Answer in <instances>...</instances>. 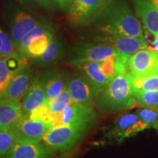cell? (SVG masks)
Returning <instances> with one entry per match:
<instances>
[{"mask_svg": "<svg viewBox=\"0 0 158 158\" xmlns=\"http://www.w3.org/2000/svg\"><path fill=\"white\" fill-rule=\"evenodd\" d=\"M91 24L100 31L126 36L143 37V29L125 0H111L96 15Z\"/></svg>", "mask_w": 158, "mask_h": 158, "instance_id": "6da1fadb", "label": "cell"}, {"mask_svg": "<svg viewBox=\"0 0 158 158\" xmlns=\"http://www.w3.org/2000/svg\"><path fill=\"white\" fill-rule=\"evenodd\" d=\"M97 107L105 113H117L136 106L135 96L129 73L110 79L95 100Z\"/></svg>", "mask_w": 158, "mask_h": 158, "instance_id": "7a4b0ae2", "label": "cell"}, {"mask_svg": "<svg viewBox=\"0 0 158 158\" xmlns=\"http://www.w3.org/2000/svg\"><path fill=\"white\" fill-rule=\"evenodd\" d=\"M94 124L83 122L53 127L45 134L42 141L55 152L67 153L76 148Z\"/></svg>", "mask_w": 158, "mask_h": 158, "instance_id": "3957f363", "label": "cell"}, {"mask_svg": "<svg viewBox=\"0 0 158 158\" xmlns=\"http://www.w3.org/2000/svg\"><path fill=\"white\" fill-rule=\"evenodd\" d=\"M5 16L10 31V37L17 50L21 39L29 31L49 21L34 15L18 3L10 2L6 6Z\"/></svg>", "mask_w": 158, "mask_h": 158, "instance_id": "277c9868", "label": "cell"}, {"mask_svg": "<svg viewBox=\"0 0 158 158\" xmlns=\"http://www.w3.org/2000/svg\"><path fill=\"white\" fill-rule=\"evenodd\" d=\"M111 56H116L118 60L127 64L130 55L101 43H78L69 51L68 62L73 65L92 61L102 62Z\"/></svg>", "mask_w": 158, "mask_h": 158, "instance_id": "5b68a950", "label": "cell"}, {"mask_svg": "<svg viewBox=\"0 0 158 158\" xmlns=\"http://www.w3.org/2000/svg\"><path fill=\"white\" fill-rule=\"evenodd\" d=\"M145 129L136 112L121 114L105 130L104 138L110 142H122Z\"/></svg>", "mask_w": 158, "mask_h": 158, "instance_id": "8992f818", "label": "cell"}, {"mask_svg": "<svg viewBox=\"0 0 158 158\" xmlns=\"http://www.w3.org/2000/svg\"><path fill=\"white\" fill-rule=\"evenodd\" d=\"M110 1L111 0H74L68 11L69 22L77 27L91 24Z\"/></svg>", "mask_w": 158, "mask_h": 158, "instance_id": "52a82bcc", "label": "cell"}, {"mask_svg": "<svg viewBox=\"0 0 158 158\" xmlns=\"http://www.w3.org/2000/svg\"><path fill=\"white\" fill-rule=\"evenodd\" d=\"M100 31L95 35L94 39L97 43L110 45L118 51L127 54H133L137 51L148 48L147 40L143 37L126 36Z\"/></svg>", "mask_w": 158, "mask_h": 158, "instance_id": "ba28073f", "label": "cell"}, {"mask_svg": "<svg viewBox=\"0 0 158 158\" xmlns=\"http://www.w3.org/2000/svg\"><path fill=\"white\" fill-rule=\"evenodd\" d=\"M128 73L135 78L158 74V52L149 48L131 54L127 62Z\"/></svg>", "mask_w": 158, "mask_h": 158, "instance_id": "9c48e42d", "label": "cell"}, {"mask_svg": "<svg viewBox=\"0 0 158 158\" xmlns=\"http://www.w3.org/2000/svg\"><path fill=\"white\" fill-rule=\"evenodd\" d=\"M28 64V58L18 50L7 56L0 57V97L11 81Z\"/></svg>", "mask_w": 158, "mask_h": 158, "instance_id": "30bf717a", "label": "cell"}, {"mask_svg": "<svg viewBox=\"0 0 158 158\" xmlns=\"http://www.w3.org/2000/svg\"><path fill=\"white\" fill-rule=\"evenodd\" d=\"M97 114L94 108L89 107L76 102H71L58 114L53 127L70 124L83 122H97Z\"/></svg>", "mask_w": 158, "mask_h": 158, "instance_id": "8fae6325", "label": "cell"}, {"mask_svg": "<svg viewBox=\"0 0 158 158\" xmlns=\"http://www.w3.org/2000/svg\"><path fill=\"white\" fill-rule=\"evenodd\" d=\"M68 88L74 102L89 107H94L99 93L86 77L77 73L71 77Z\"/></svg>", "mask_w": 158, "mask_h": 158, "instance_id": "7c38bea8", "label": "cell"}, {"mask_svg": "<svg viewBox=\"0 0 158 158\" xmlns=\"http://www.w3.org/2000/svg\"><path fill=\"white\" fill-rule=\"evenodd\" d=\"M36 75L34 69L29 64L27 65L11 81L0 97V101L10 100L20 102L23 100Z\"/></svg>", "mask_w": 158, "mask_h": 158, "instance_id": "4fadbf2b", "label": "cell"}, {"mask_svg": "<svg viewBox=\"0 0 158 158\" xmlns=\"http://www.w3.org/2000/svg\"><path fill=\"white\" fill-rule=\"evenodd\" d=\"M51 128H53L51 124L22 117L13 128V132L19 141L40 142Z\"/></svg>", "mask_w": 158, "mask_h": 158, "instance_id": "5bb4252c", "label": "cell"}, {"mask_svg": "<svg viewBox=\"0 0 158 158\" xmlns=\"http://www.w3.org/2000/svg\"><path fill=\"white\" fill-rule=\"evenodd\" d=\"M56 152L43 142L16 141L4 158H55Z\"/></svg>", "mask_w": 158, "mask_h": 158, "instance_id": "9a60e30c", "label": "cell"}, {"mask_svg": "<svg viewBox=\"0 0 158 158\" xmlns=\"http://www.w3.org/2000/svg\"><path fill=\"white\" fill-rule=\"evenodd\" d=\"M45 84L46 77L45 70H43L35 76L27 94L23 98L21 104L23 118H27L31 110L45 102Z\"/></svg>", "mask_w": 158, "mask_h": 158, "instance_id": "2e32d148", "label": "cell"}, {"mask_svg": "<svg viewBox=\"0 0 158 158\" xmlns=\"http://www.w3.org/2000/svg\"><path fill=\"white\" fill-rule=\"evenodd\" d=\"M66 47L63 39L54 35L44 53L37 58L31 59V63L37 68H47L61 60L64 57Z\"/></svg>", "mask_w": 158, "mask_h": 158, "instance_id": "e0dca14e", "label": "cell"}, {"mask_svg": "<svg viewBox=\"0 0 158 158\" xmlns=\"http://www.w3.org/2000/svg\"><path fill=\"white\" fill-rule=\"evenodd\" d=\"M46 77L45 100L58 96L67 86L71 78L70 73L57 68L45 70Z\"/></svg>", "mask_w": 158, "mask_h": 158, "instance_id": "ac0fdd59", "label": "cell"}, {"mask_svg": "<svg viewBox=\"0 0 158 158\" xmlns=\"http://www.w3.org/2000/svg\"><path fill=\"white\" fill-rule=\"evenodd\" d=\"M22 117V104L21 102L0 101V130L13 131Z\"/></svg>", "mask_w": 158, "mask_h": 158, "instance_id": "d6986e66", "label": "cell"}, {"mask_svg": "<svg viewBox=\"0 0 158 158\" xmlns=\"http://www.w3.org/2000/svg\"><path fill=\"white\" fill-rule=\"evenodd\" d=\"M78 73L86 77L98 91V93L105 87L108 79L106 78L100 68V62H85L74 65Z\"/></svg>", "mask_w": 158, "mask_h": 158, "instance_id": "ffe728a7", "label": "cell"}, {"mask_svg": "<svg viewBox=\"0 0 158 158\" xmlns=\"http://www.w3.org/2000/svg\"><path fill=\"white\" fill-rule=\"evenodd\" d=\"M135 13L144 27L155 37H158V8L152 2L134 5Z\"/></svg>", "mask_w": 158, "mask_h": 158, "instance_id": "44dd1931", "label": "cell"}, {"mask_svg": "<svg viewBox=\"0 0 158 158\" xmlns=\"http://www.w3.org/2000/svg\"><path fill=\"white\" fill-rule=\"evenodd\" d=\"M54 36V31H50L36 37L29 43L22 54L28 59H32L37 58L46 50Z\"/></svg>", "mask_w": 158, "mask_h": 158, "instance_id": "7402d4cb", "label": "cell"}, {"mask_svg": "<svg viewBox=\"0 0 158 158\" xmlns=\"http://www.w3.org/2000/svg\"><path fill=\"white\" fill-rule=\"evenodd\" d=\"M100 68L108 80L118 75L128 73L127 64L122 62L116 56H111L100 62Z\"/></svg>", "mask_w": 158, "mask_h": 158, "instance_id": "603a6c76", "label": "cell"}, {"mask_svg": "<svg viewBox=\"0 0 158 158\" xmlns=\"http://www.w3.org/2000/svg\"><path fill=\"white\" fill-rule=\"evenodd\" d=\"M55 31L54 25H53V23H51V21H48V22L43 23V24H40L39 26H37L35 28L31 29V30L29 31L23 37V38L21 39L19 48H18V51L22 54L23 51L26 50V48H27V46L29 45V43H30L33 40L36 38L37 37L40 36V35L45 34V33H47L48 31Z\"/></svg>", "mask_w": 158, "mask_h": 158, "instance_id": "cb8c5ba5", "label": "cell"}, {"mask_svg": "<svg viewBox=\"0 0 158 158\" xmlns=\"http://www.w3.org/2000/svg\"><path fill=\"white\" fill-rule=\"evenodd\" d=\"M58 114L53 111L48 105L44 102L31 110L27 118L31 120L43 122L53 126Z\"/></svg>", "mask_w": 158, "mask_h": 158, "instance_id": "d4e9b609", "label": "cell"}, {"mask_svg": "<svg viewBox=\"0 0 158 158\" xmlns=\"http://www.w3.org/2000/svg\"><path fill=\"white\" fill-rule=\"evenodd\" d=\"M131 77L134 94L141 92L158 90V74H152L141 78Z\"/></svg>", "mask_w": 158, "mask_h": 158, "instance_id": "484cf974", "label": "cell"}, {"mask_svg": "<svg viewBox=\"0 0 158 158\" xmlns=\"http://www.w3.org/2000/svg\"><path fill=\"white\" fill-rule=\"evenodd\" d=\"M45 102L48 105L53 111L56 114H60L66 106L73 102V100L68 86L58 96L45 100Z\"/></svg>", "mask_w": 158, "mask_h": 158, "instance_id": "4316f807", "label": "cell"}, {"mask_svg": "<svg viewBox=\"0 0 158 158\" xmlns=\"http://www.w3.org/2000/svg\"><path fill=\"white\" fill-rule=\"evenodd\" d=\"M145 129H158V110L140 107L135 110Z\"/></svg>", "mask_w": 158, "mask_h": 158, "instance_id": "83f0119b", "label": "cell"}, {"mask_svg": "<svg viewBox=\"0 0 158 158\" xmlns=\"http://www.w3.org/2000/svg\"><path fill=\"white\" fill-rule=\"evenodd\" d=\"M136 106L158 110V90L135 93Z\"/></svg>", "mask_w": 158, "mask_h": 158, "instance_id": "f1b7e54d", "label": "cell"}, {"mask_svg": "<svg viewBox=\"0 0 158 158\" xmlns=\"http://www.w3.org/2000/svg\"><path fill=\"white\" fill-rule=\"evenodd\" d=\"M16 141L17 137L14 132L0 130V158H4Z\"/></svg>", "mask_w": 158, "mask_h": 158, "instance_id": "f546056e", "label": "cell"}, {"mask_svg": "<svg viewBox=\"0 0 158 158\" xmlns=\"http://www.w3.org/2000/svg\"><path fill=\"white\" fill-rule=\"evenodd\" d=\"M17 51L11 37L0 27V56H5Z\"/></svg>", "mask_w": 158, "mask_h": 158, "instance_id": "4dcf8cb0", "label": "cell"}, {"mask_svg": "<svg viewBox=\"0 0 158 158\" xmlns=\"http://www.w3.org/2000/svg\"><path fill=\"white\" fill-rule=\"evenodd\" d=\"M39 7L50 12L56 11L59 9L58 0H35Z\"/></svg>", "mask_w": 158, "mask_h": 158, "instance_id": "1f68e13d", "label": "cell"}, {"mask_svg": "<svg viewBox=\"0 0 158 158\" xmlns=\"http://www.w3.org/2000/svg\"><path fill=\"white\" fill-rule=\"evenodd\" d=\"M15 2L22 6L23 7L30 11L35 10L38 7V5H37L35 0H15Z\"/></svg>", "mask_w": 158, "mask_h": 158, "instance_id": "d6a6232c", "label": "cell"}, {"mask_svg": "<svg viewBox=\"0 0 158 158\" xmlns=\"http://www.w3.org/2000/svg\"><path fill=\"white\" fill-rule=\"evenodd\" d=\"M73 2L74 0H58L59 9L62 11L68 12L72 6Z\"/></svg>", "mask_w": 158, "mask_h": 158, "instance_id": "836d02e7", "label": "cell"}, {"mask_svg": "<svg viewBox=\"0 0 158 158\" xmlns=\"http://www.w3.org/2000/svg\"><path fill=\"white\" fill-rule=\"evenodd\" d=\"M77 155H78V151L73 149L67 153L62 154L60 156H58V157H56L55 158H76L77 157Z\"/></svg>", "mask_w": 158, "mask_h": 158, "instance_id": "e575fe53", "label": "cell"}, {"mask_svg": "<svg viewBox=\"0 0 158 158\" xmlns=\"http://www.w3.org/2000/svg\"><path fill=\"white\" fill-rule=\"evenodd\" d=\"M131 3L133 4V6L138 5V4L146 3V2H152L158 8V0H130Z\"/></svg>", "mask_w": 158, "mask_h": 158, "instance_id": "d590c367", "label": "cell"}, {"mask_svg": "<svg viewBox=\"0 0 158 158\" xmlns=\"http://www.w3.org/2000/svg\"><path fill=\"white\" fill-rule=\"evenodd\" d=\"M147 48L150 49V50L155 51L156 52H158V37H155V40L152 43V46H148Z\"/></svg>", "mask_w": 158, "mask_h": 158, "instance_id": "8d00e7d4", "label": "cell"}, {"mask_svg": "<svg viewBox=\"0 0 158 158\" xmlns=\"http://www.w3.org/2000/svg\"><path fill=\"white\" fill-rule=\"evenodd\" d=\"M0 57H1V56H0Z\"/></svg>", "mask_w": 158, "mask_h": 158, "instance_id": "74e56055", "label": "cell"}]
</instances>
